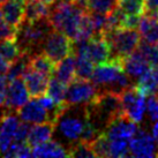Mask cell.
<instances>
[{"label":"cell","instance_id":"obj_1","mask_svg":"<svg viewBox=\"0 0 158 158\" xmlns=\"http://www.w3.org/2000/svg\"><path fill=\"white\" fill-rule=\"evenodd\" d=\"M88 121L87 105H66L54 121L57 141L70 149L81 141Z\"/></svg>","mask_w":158,"mask_h":158},{"label":"cell","instance_id":"obj_2","mask_svg":"<svg viewBox=\"0 0 158 158\" xmlns=\"http://www.w3.org/2000/svg\"><path fill=\"white\" fill-rule=\"evenodd\" d=\"M92 83L98 91H112L121 94L131 88L132 81L125 73L123 67V59L111 58L109 61L96 65L91 75Z\"/></svg>","mask_w":158,"mask_h":158},{"label":"cell","instance_id":"obj_3","mask_svg":"<svg viewBox=\"0 0 158 158\" xmlns=\"http://www.w3.org/2000/svg\"><path fill=\"white\" fill-rule=\"evenodd\" d=\"M89 121L98 132L103 133L113 119L123 114L120 94L102 91L95 101L87 105Z\"/></svg>","mask_w":158,"mask_h":158},{"label":"cell","instance_id":"obj_4","mask_svg":"<svg viewBox=\"0 0 158 158\" xmlns=\"http://www.w3.org/2000/svg\"><path fill=\"white\" fill-rule=\"evenodd\" d=\"M52 29L54 28L48 19H43L36 22L23 21L15 34V40L21 53L35 54L42 52V44Z\"/></svg>","mask_w":158,"mask_h":158},{"label":"cell","instance_id":"obj_5","mask_svg":"<svg viewBox=\"0 0 158 158\" xmlns=\"http://www.w3.org/2000/svg\"><path fill=\"white\" fill-rule=\"evenodd\" d=\"M109 42L112 58L127 57L135 52L141 43V35L139 31L131 28H118L103 34Z\"/></svg>","mask_w":158,"mask_h":158},{"label":"cell","instance_id":"obj_6","mask_svg":"<svg viewBox=\"0 0 158 158\" xmlns=\"http://www.w3.org/2000/svg\"><path fill=\"white\" fill-rule=\"evenodd\" d=\"M42 52L57 64L74 53V43L64 32L52 29L42 44Z\"/></svg>","mask_w":158,"mask_h":158},{"label":"cell","instance_id":"obj_7","mask_svg":"<svg viewBox=\"0 0 158 158\" xmlns=\"http://www.w3.org/2000/svg\"><path fill=\"white\" fill-rule=\"evenodd\" d=\"M99 91L89 80L76 79L67 85L66 104L67 105H88L95 101Z\"/></svg>","mask_w":158,"mask_h":158},{"label":"cell","instance_id":"obj_8","mask_svg":"<svg viewBox=\"0 0 158 158\" xmlns=\"http://www.w3.org/2000/svg\"><path fill=\"white\" fill-rule=\"evenodd\" d=\"M123 114L136 123L143 121L147 111V98L135 87L126 89L120 94Z\"/></svg>","mask_w":158,"mask_h":158},{"label":"cell","instance_id":"obj_9","mask_svg":"<svg viewBox=\"0 0 158 158\" xmlns=\"http://www.w3.org/2000/svg\"><path fill=\"white\" fill-rule=\"evenodd\" d=\"M129 156L133 157H158V142L152 134L140 129L129 142Z\"/></svg>","mask_w":158,"mask_h":158},{"label":"cell","instance_id":"obj_10","mask_svg":"<svg viewBox=\"0 0 158 158\" xmlns=\"http://www.w3.org/2000/svg\"><path fill=\"white\" fill-rule=\"evenodd\" d=\"M137 131H139L137 123L127 118L125 114H121L109 123V126L105 128L103 134L109 140H120L131 142L132 137L135 135Z\"/></svg>","mask_w":158,"mask_h":158},{"label":"cell","instance_id":"obj_11","mask_svg":"<svg viewBox=\"0 0 158 158\" xmlns=\"http://www.w3.org/2000/svg\"><path fill=\"white\" fill-rule=\"evenodd\" d=\"M30 94L28 91L23 77H18L9 81L5 101V110L18 111L21 106H23L29 101Z\"/></svg>","mask_w":158,"mask_h":158},{"label":"cell","instance_id":"obj_12","mask_svg":"<svg viewBox=\"0 0 158 158\" xmlns=\"http://www.w3.org/2000/svg\"><path fill=\"white\" fill-rule=\"evenodd\" d=\"M9 112H5L0 117V155H5V152L12 145L15 133L20 125L19 115Z\"/></svg>","mask_w":158,"mask_h":158},{"label":"cell","instance_id":"obj_13","mask_svg":"<svg viewBox=\"0 0 158 158\" xmlns=\"http://www.w3.org/2000/svg\"><path fill=\"white\" fill-rule=\"evenodd\" d=\"M18 115L22 121L28 123H34V125L51 121L50 114L44 106L42 105L38 98L28 101L24 105L21 106L18 110Z\"/></svg>","mask_w":158,"mask_h":158},{"label":"cell","instance_id":"obj_14","mask_svg":"<svg viewBox=\"0 0 158 158\" xmlns=\"http://www.w3.org/2000/svg\"><path fill=\"white\" fill-rule=\"evenodd\" d=\"M123 67L128 77L133 81H137L142 75H144L150 69V62L144 58V56L136 50L135 52L123 58Z\"/></svg>","mask_w":158,"mask_h":158},{"label":"cell","instance_id":"obj_15","mask_svg":"<svg viewBox=\"0 0 158 158\" xmlns=\"http://www.w3.org/2000/svg\"><path fill=\"white\" fill-rule=\"evenodd\" d=\"M26 0H6L1 5V13L4 21L15 30L24 20Z\"/></svg>","mask_w":158,"mask_h":158},{"label":"cell","instance_id":"obj_16","mask_svg":"<svg viewBox=\"0 0 158 158\" xmlns=\"http://www.w3.org/2000/svg\"><path fill=\"white\" fill-rule=\"evenodd\" d=\"M22 77L24 80V83H26L28 91H29L31 97L37 98V97L46 94L48 81H50L48 75L29 67L26 73L23 74Z\"/></svg>","mask_w":158,"mask_h":158},{"label":"cell","instance_id":"obj_17","mask_svg":"<svg viewBox=\"0 0 158 158\" xmlns=\"http://www.w3.org/2000/svg\"><path fill=\"white\" fill-rule=\"evenodd\" d=\"M141 37L149 44L158 43V12L149 13L142 16L137 27Z\"/></svg>","mask_w":158,"mask_h":158},{"label":"cell","instance_id":"obj_18","mask_svg":"<svg viewBox=\"0 0 158 158\" xmlns=\"http://www.w3.org/2000/svg\"><path fill=\"white\" fill-rule=\"evenodd\" d=\"M54 134V123L46 121V123H36L30 128V132L27 139V143L34 148L36 145L42 144L52 139Z\"/></svg>","mask_w":158,"mask_h":158},{"label":"cell","instance_id":"obj_19","mask_svg":"<svg viewBox=\"0 0 158 158\" xmlns=\"http://www.w3.org/2000/svg\"><path fill=\"white\" fill-rule=\"evenodd\" d=\"M32 157H69V149L58 141L50 140L34 147Z\"/></svg>","mask_w":158,"mask_h":158},{"label":"cell","instance_id":"obj_20","mask_svg":"<svg viewBox=\"0 0 158 158\" xmlns=\"http://www.w3.org/2000/svg\"><path fill=\"white\" fill-rule=\"evenodd\" d=\"M54 77L60 80L65 84H68L76 79V70H75V54L72 53L62 60L56 64L54 69Z\"/></svg>","mask_w":158,"mask_h":158},{"label":"cell","instance_id":"obj_21","mask_svg":"<svg viewBox=\"0 0 158 158\" xmlns=\"http://www.w3.org/2000/svg\"><path fill=\"white\" fill-rule=\"evenodd\" d=\"M134 85L145 96L156 95L158 90V66H151L150 69L136 81Z\"/></svg>","mask_w":158,"mask_h":158},{"label":"cell","instance_id":"obj_22","mask_svg":"<svg viewBox=\"0 0 158 158\" xmlns=\"http://www.w3.org/2000/svg\"><path fill=\"white\" fill-rule=\"evenodd\" d=\"M50 7L40 0H27L24 8V20L27 22H36L43 19H48Z\"/></svg>","mask_w":158,"mask_h":158},{"label":"cell","instance_id":"obj_23","mask_svg":"<svg viewBox=\"0 0 158 158\" xmlns=\"http://www.w3.org/2000/svg\"><path fill=\"white\" fill-rule=\"evenodd\" d=\"M30 68L42 72L46 75H52L56 69V62L43 52H38L30 56Z\"/></svg>","mask_w":158,"mask_h":158},{"label":"cell","instance_id":"obj_24","mask_svg":"<svg viewBox=\"0 0 158 158\" xmlns=\"http://www.w3.org/2000/svg\"><path fill=\"white\" fill-rule=\"evenodd\" d=\"M30 56L31 54L29 53H21V56L9 65L8 70L6 72V76L8 81L22 77L27 69L30 67Z\"/></svg>","mask_w":158,"mask_h":158},{"label":"cell","instance_id":"obj_25","mask_svg":"<svg viewBox=\"0 0 158 158\" xmlns=\"http://www.w3.org/2000/svg\"><path fill=\"white\" fill-rule=\"evenodd\" d=\"M20 56H21V50L16 43L15 37L0 40V57L4 58L6 61L12 64Z\"/></svg>","mask_w":158,"mask_h":158},{"label":"cell","instance_id":"obj_26","mask_svg":"<svg viewBox=\"0 0 158 158\" xmlns=\"http://www.w3.org/2000/svg\"><path fill=\"white\" fill-rule=\"evenodd\" d=\"M66 91H67V84L61 82L60 80L53 76L52 79H50L48 85V96H51L60 105H66Z\"/></svg>","mask_w":158,"mask_h":158},{"label":"cell","instance_id":"obj_27","mask_svg":"<svg viewBox=\"0 0 158 158\" xmlns=\"http://www.w3.org/2000/svg\"><path fill=\"white\" fill-rule=\"evenodd\" d=\"M75 54V53H74ZM95 64L83 54H75V70L77 79H91Z\"/></svg>","mask_w":158,"mask_h":158},{"label":"cell","instance_id":"obj_28","mask_svg":"<svg viewBox=\"0 0 158 158\" xmlns=\"http://www.w3.org/2000/svg\"><path fill=\"white\" fill-rule=\"evenodd\" d=\"M118 5L119 0H89L87 8L89 12L109 14L113 12L118 7Z\"/></svg>","mask_w":158,"mask_h":158},{"label":"cell","instance_id":"obj_29","mask_svg":"<svg viewBox=\"0 0 158 158\" xmlns=\"http://www.w3.org/2000/svg\"><path fill=\"white\" fill-rule=\"evenodd\" d=\"M118 7L126 15H142L144 13V0H119Z\"/></svg>","mask_w":158,"mask_h":158},{"label":"cell","instance_id":"obj_30","mask_svg":"<svg viewBox=\"0 0 158 158\" xmlns=\"http://www.w3.org/2000/svg\"><path fill=\"white\" fill-rule=\"evenodd\" d=\"M137 50L144 56V58L150 62L151 66H158V43L149 44L143 40L140 43Z\"/></svg>","mask_w":158,"mask_h":158},{"label":"cell","instance_id":"obj_31","mask_svg":"<svg viewBox=\"0 0 158 158\" xmlns=\"http://www.w3.org/2000/svg\"><path fill=\"white\" fill-rule=\"evenodd\" d=\"M69 157L92 158L96 157V155L92 150L91 144L85 143V142H79L69 149Z\"/></svg>","mask_w":158,"mask_h":158},{"label":"cell","instance_id":"obj_32","mask_svg":"<svg viewBox=\"0 0 158 158\" xmlns=\"http://www.w3.org/2000/svg\"><path fill=\"white\" fill-rule=\"evenodd\" d=\"M147 111L151 121H158V95H150L147 99Z\"/></svg>","mask_w":158,"mask_h":158},{"label":"cell","instance_id":"obj_33","mask_svg":"<svg viewBox=\"0 0 158 158\" xmlns=\"http://www.w3.org/2000/svg\"><path fill=\"white\" fill-rule=\"evenodd\" d=\"M30 123H20L18 127V131L15 133V137H14V142L16 143H23V142H27V139H28V135H29V132H30Z\"/></svg>","mask_w":158,"mask_h":158},{"label":"cell","instance_id":"obj_34","mask_svg":"<svg viewBox=\"0 0 158 158\" xmlns=\"http://www.w3.org/2000/svg\"><path fill=\"white\" fill-rule=\"evenodd\" d=\"M8 79L6 74H0V110L5 107V101H6V94H7V87H8Z\"/></svg>","mask_w":158,"mask_h":158},{"label":"cell","instance_id":"obj_35","mask_svg":"<svg viewBox=\"0 0 158 158\" xmlns=\"http://www.w3.org/2000/svg\"><path fill=\"white\" fill-rule=\"evenodd\" d=\"M144 8L147 14L158 12V0H144Z\"/></svg>","mask_w":158,"mask_h":158},{"label":"cell","instance_id":"obj_36","mask_svg":"<svg viewBox=\"0 0 158 158\" xmlns=\"http://www.w3.org/2000/svg\"><path fill=\"white\" fill-rule=\"evenodd\" d=\"M9 64L8 61H6L4 58L0 57V74H5L9 68Z\"/></svg>","mask_w":158,"mask_h":158},{"label":"cell","instance_id":"obj_37","mask_svg":"<svg viewBox=\"0 0 158 158\" xmlns=\"http://www.w3.org/2000/svg\"><path fill=\"white\" fill-rule=\"evenodd\" d=\"M73 1H74V4H76L77 6H80L81 8H87L89 0H73Z\"/></svg>","mask_w":158,"mask_h":158},{"label":"cell","instance_id":"obj_38","mask_svg":"<svg viewBox=\"0 0 158 158\" xmlns=\"http://www.w3.org/2000/svg\"><path fill=\"white\" fill-rule=\"evenodd\" d=\"M152 136L155 137V140L158 142V121H156V123H154V126H152Z\"/></svg>","mask_w":158,"mask_h":158},{"label":"cell","instance_id":"obj_39","mask_svg":"<svg viewBox=\"0 0 158 158\" xmlns=\"http://www.w3.org/2000/svg\"><path fill=\"white\" fill-rule=\"evenodd\" d=\"M40 1H43L44 4L48 5V6H51V5L54 4V1H56V0H40Z\"/></svg>","mask_w":158,"mask_h":158},{"label":"cell","instance_id":"obj_40","mask_svg":"<svg viewBox=\"0 0 158 158\" xmlns=\"http://www.w3.org/2000/svg\"><path fill=\"white\" fill-rule=\"evenodd\" d=\"M4 22V18H2V13H1V9H0V23Z\"/></svg>","mask_w":158,"mask_h":158},{"label":"cell","instance_id":"obj_41","mask_svg":"<svg viewBox=\"0 0 158 158\" xmlns=\"http://www.w3.org/2000/svg\"><path fill=\"white\" fill-rule=\"evenodd\" d=\"M5 1H6V0H0V5H2L5 2Z\"/></svg>","mask_w":158,"mask_h":158},{"label":"cell","instance_id":"obj_42","mask_svg":"<svg viewBox=\"0 0 158 158\" xmlns=\"http://www.w3.org/2000/svg\"><path fill=\"white\" fill-rule=\"evenodd\" d=\"M156 95H158V90H157V94H156Z\"/></svg>","mask_w":158,"mask_h":158},{"label":"cell","instance_id":"obj_43","mask_svg":"<svg viewBox=\"0 0 158 158\" xmlns=\"http://www.w3.org/2000/svg\"><path fill=\"white\" fill-rule=\"evenodd\" d=\"M26 1H27V0H26Z\"/></svg>","mask_w":158,"mask_h":158}]
</instances>
